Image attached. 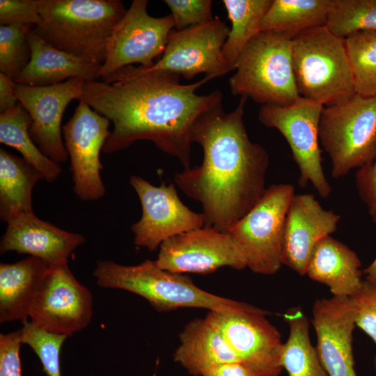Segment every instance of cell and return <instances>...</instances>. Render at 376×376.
I'll list each match as a JSON object with an SVG mask.
<instances>
[{
  "instance_id": "cell-6",
  "label": "cell",
  "mask_w": 376,
  "mask_h": 376,
  "mask_svg": "<svg viewBox=\"0 0 376 376\" xmlns=\"http://www.w3.org/2000/svg\"><path fill=\"white\" fill-rule=\"evenodd\" d=\"M292 39L283 32L259 31L242 51L229 79L231 93L262 105L295 102L299 95L293 75Z\"/></svg>"
},
{
  "instance_id": "cell-14",
  "label": "cell",
  "mask_w": 376,
  "mask_h": 376,
  "mask_svg": "<svg viewBox=\"0 0 376 376\" xmlns=\"http://www.w3.org/2000/svg\"><path fill=\"white\" fill-rule=\"evenodd\" d=\"M129 182L142 211L141 219L131 226L136 246L153 251L172 237L205 226L203 213L192 211L181 201L174 183L154 186L136 175H131Z\"/></svg>"
},
{
  "instance_id": "cell-15",
  "label": "cell",
  "mask_w": 376,
  "mask_h": 376,
  "mask_svg": "<svg viewBox=\"0 0 376 376\" xmlns=\"http://www.w3.org/2000/svg\"><path fill=\"white\" fill-rule=\"evenodd\" d=\"M79 101L62 130L70 160L73 191L80 199L93 201L105 194L100 155L111 132L110 121L84 101Z\"/></svg>"
},
{
  "instance_id": "cell-3",
  "label": "cell",
  "mask_w": 376,
  "mask_h": 376,
  "mask_svg": "<svg viewBox=\"0 0 376 376\" xmlns=\"http://www.w3.org/2000/svg\"><path fill=\"white\" fill-rule=\"evenodd\" d=\"M126 10L120 0H41L42 22L33 31L60 50L102 65Z\"/></svg>"
},
{
  "instance_id": "cell-28",
  "label": "cell",
  "mask_w": 376,
  "mask_h": 376,
  "mask_svg": "<svg viewBox=\"0 0 376 376\" xmlns=\"http://www.w3.org/2000/svg\"><path fill=\"white\" fill-rule=\"evenodd\" d=\"M31 119L19 103L15 108L0 113V142L18 150L49 182L61 173L59 164L45 156L32 140L29 129Z\"/></svg>"
},
{
  "instance_id": "cell-4",
  "label": "cell",
  "mask_w": 376,
  "mask_h": 376,
  "mask_svg": "<svg viewBox=\"0 0 376 376\" xmlns=\"http://www.w3.org/2000/svg\"><path fill=\"white\" fill-rule=\"evenodd\" d=\"M93 276L100 287L133 292L158 312L179 308L229 311L241 309L247 304L208 292L188 276L163 269L151 260L136 265L97 260Z\"/></svg>"
},
{
  "instance_id": "cell-27",
  "label": "cell",
  "mask_w": 376,
  "mask_h": 376,
  "mask_svg": "<svg viewBox=\"0 0 376 376\" xmlns=\"http://www.w3.org/2000/svg\"><path fill=\"white\" fill-rule=\"evenodd\" d=\"M283 317L289 327V336L281 354L283 369L288 376H328L311 343L308 319L301 308H290Z\"/></svg>"
},
{
  "instance_id": "cell-32",
  "label": "cell",
  "mask_w": 376,
  "mask_h": 376,
  "mask_svg": "<svg viewBox=\"0 0 376 376\" xmlns=\"http://www.w3.org/2000/svg\"><path fill=\"white\" fill-rule=\"evenodd\" d=\"M31 25L0 26V72L14 80L20 75L31 58L27 34Z\"/></svg>"
},
{
  "instance_id": "cell-29",
  "label": "cell",
  "mask_w": 376,
  "mask_h": 376,
  "mask_svg": "<svg viewBox=\"0 0 376 376\" xmlns=\"http://www.w3.org/2000/svg\"><path fill=\"white\" fill-rule=\"evenodd\" d=\"M222 3L231 22L222 54L232 71L244 49L259 32L261 20L272 0H224Z\"/></svg>"
},
{
  "instance_id": "cell-5",
  "label": "cell",
  "mask_w": 376,
  "mask_h": 376,
  "mask_svg": "<svg viewBox=\"0 0 376 376\" xmlns=\"http://www.w3.org/2000/svg\"><path fill=\"white\" fill-rule=\"evenodd\" d=\"M295 81L300 97L327 107L356 93L345 39L326 26L305 31L292 39Z\"/></svg>"
},
{
  "instance_id": "cell-22",
  "label": "cell",
  "mask_w": 376,
  "mask_h": 376,
  "mask_svg": "<svg viewBox=\"0 0 376 376\" xmlns=\"http://www.w3.org/2000/svg\"><path fill=\"white\" fill-rule=\"evenodd\" d=\"M361 266L354 251L328 235L314 247L306 274L313 281L328 286L333 296L350 297L362 283Z\"/></svg>"
},
{
  "instance_id": "cell-39",
  "label": "cell",
  "mask_w": 376,
  "mask_h": 376,
  "mask_svg": "<svg viewBox=\"0 0 376 376\" xmlns=\"http://www.w3.org/2000/svg\"><path fill=\"white\" fill-rule=\"evenodd\" d=\"M15 82L7 75L0 72V113L15 108L18 101Z\"/></svg>"
},
{
  "instance_id": "cell-1",
  "label": "cell",
  "mask_w": 376,
  "mask_h": 376,
  "mask_svg": "<svg viewBox=\"0 0 376 376\" xmlns=\"http://www.w3.org/2000/svg\"><path fill=\"white\" fill-rule=\"evenodd\" d=\"M180 77L130 65L103 80L86 81L79 100L113 124L102 152L111 154L146 140L177 158L184 169L190 168L194 125L202 114L222 104L223 94L219 90L196 93L212 79L210 77L187 84H180Z\"/></svg>"
},
{
  "instance_id": "cell-26",
  "label": "cell",
  "mask_w": 376,
  "mask_h": 376,
  "mask_svg": "<svg viewBox=\"0 0 376 376\" xmlns=\"http://www.w3.org/2000/svg\"><path fill=\"white\" fill-rule=\"evenodd\" d=\"M332 0H272L259 31H275L292 38L308 29L326 26Z\"/></svg>"
},
{
  "instance_id": "cell-2",
  "label": "cell",
  "mask_w": 376,
  "mask_h": 376,
  "mask_svg": "<svg viewBox=\"0 0 376 376\" xmlns=\"http://www.w3.org/2000/svg\"><path fill=\"white\" fill-rule=\"evenodd\" d=\"M247 99L241 97L230 112H225L220 104L198 118L191 139L202 148V162L174 176L183 193L201 205L205 225L226 233L267 189L269 157L248 135L244 120Z\"/></svg>"
},
{
  "instance_id": "cell-9",
  "label": "cell",
  "mask_w": 376,
  "mask_h": 376,
  "mask_svg": "<svg viewBox=\"0 0 376 376\" xmlns=\"http://www.w3.org/2000/svg\"><path fill=\"white\" fill-rule=\"evenodd\" d=\"M324 107L299 97L287 106L261 105L258 119L265 126L275 128L284 136L299 172L298 184L309 183L317 193L327 198L331 187L326 178L319 146V125Z\"/></svg>"
},
{
  "instance_id": "cell-19",
  "label": "cell",
  "mask_w": 376,
  "mask_h": 376,
  "mask_svg": "<svg viewBox=\"0 0 376 376\" xmlns=\"http://www.w3.org/2000/svg\"><path fill=\"white\" fill-rule=\"evenodd\" d=\"M340 219L339 214L323 208L313 194H295L285 221L282 264L305 275L314 247L336 230Z\"/></svg>"
},
{
  "instance_id": "cell-18",
  "label": "cell",
  "mask_w": 376,
  "mask_h": 376,
  "mask_svg": "<svg viewBox=\"0 0 376 376\" xmlns=\"http://www.w3.org/2000/svg\"><path fill=\"white\" fill-rule=\"evenodd\" d=\"M312 313L315 348L328 376H357L352 351L354 311L349 297L317 299Z\"/></svg>"
},
{
  "instance_id": "cell-10",
  "label": "cell",
  "mask_w": 376,
  "mask_h": 376,
  "mask_svg": "<svg viewBox=\"0 0 376 376\" xmlns=\"http://www.w3.org/2000/svg\"><path fill=\"white\" fill-rule=\"evenodd\" d=\"M267 311L249 304L239 310L209 311L205 318L221 332L239 361L254 376H279L283 343Z\"/></svg>"
},
{
  "instance_id": "cell-21",
  "label": "cell",
  "mask_w": 376,
  "mask_h": 376,
  "mask_svg": "<svg viewBox=\"0 0 376 376\" xmlns=\"http://www.w3.org/2000/svg\"><path fill=\"white\" fill-rule=\"evenodd\" d=\"M33 29L27 34L31 51V58L14 80L16 84L46 86L73 78L85 81L97 80L101 64L54 47L34 33Z\"/></svg>"
},
{
  "instance_id": "cell-36",
  "label": "cell",
  "mask_w": 376,
  "mask_h": 376,
  "mask_svg": "<svg viewBox=\"0 0 376 376\" xmlns=\"http://www.w3.org/2000/svg\"><path fill=\"white\" fill-rule=\"evenodd\" d=\"M41 0H0V24H40Z\"/></svg>"
},
{
  "instance_id": "cell-38",
  "label": "cell",
  "mask_w": 376,
  "mask_h": 376,
  "mask_svg": "<svg viewBox=\"0 0 376 376\" xmlns=\"http://www.w3.org/2000/svg\"><path fill=\"white\" fill-rule=\"evenodd\" d=\"M355 184L358 194L371 216L376 214V158L357 169Z\"/></svg>"
},
{
  "instance_id": "cell-25",
  "label": "cell",
  "mask_w": 376,
  "mask_h": 376,
  "mask_svg": "<svg viewBox=\"0 0 376 376\" xmlns=\"http://www.w3.org/2000/svg\"><path fill=\"white\" fill-rule=\"evenodd\" d=\"M43 179L40 173L23 157L0 149V217L7 224L33 212L32 191Z\"/></svg>"
},
{
  "instance_id": "cell-31",
  "label": "cell",
  "mask_w": 376,
  "mask_h": 376,
  "mask_svg": "<svg viewBox=\"0 0 376 376\" xmlns=\"http://www.w3.org/2000/svg\"><path fill=\"white\" fill-rule=\"evenodd\" d=\"M326 26L343 39L357 32L376 30V0H332Z\"/></svg>"
},
{
  "instance_id": "cell-13",
  "label": "cell",
  "mask_w": 376,
  "mask_h": 376,
  "mask_svg": "<svg viewBox=\"0 0 376 376\" xmlns=\"http://www.w3.org/2000/svg\"><path fill=\"white\" fill-rule=\"evenodd\" d=\"M229 27L219 17L205 24L173 31L163 54L143 72H162L191 79L205 74L212 79L230 72L222 54Z\"/></svg>"
},
{
  "instance_id": "cell-34",
  "label": "cell",
  "mask_w": 376,
  "mask_h": 376,
  "mask_svg": "<svg viewBox=\"0 0 376 376\" xmlns=\"http://www.w3.org/2000/svg\"><path fill=\"white\" fill-rule=\"evenodd\" d=\"M174 22L175 31H182L212 21L211 0H165Z\"/></svg>"
},
{
  "instance_id": "cell-16",
  "label": "cell",
  "mask_w": 376,
  "mask_h": 376,
  "mask_svg": "<svg viewBox=\"0 0 376 376\" xmlns=\"http://www.w3.org/2000/svg\"><path fill=\"white\" fill-rule=\"evenodd\" d=\"M159 249L155 263L174 273L205 274L223 267L239 270L246 267L230 235L207 225L172 237Z\"/></svg>"
},
{
  "instance_id": "cell-8",
  "label": "cell",
  "mask_w": 376,
  "mask_h": 376,
  "mask_svg": "<svg viewBox=\"0 0 376 376\" xmlns=\"http://www.w3.org/2000/svg\"><path fill=\"white\" fill-rule=\"evenodd\" d=\"M295 187L288 183L267 188L256 205L228 231L246 267L263 275L276 274L282 264L284 226Z\"/></svg>"
},
{
  "instance_id": "cell-40",
  "label": "cell",
  "mask_w": 376,
  "mask_h": 376,
  "mask_svg": "<svg viewBox=\"0 0 376 376\" xmlns=\"http://www.w3.org/2000/svg\"><path fill=\"white\" fill-rule=\"evenodd\" d=\"M201 376H254L238 362L223 363L205 370Z\"/></svg>"
},
{
  "instance_id": "cell-12",
  "label": "cell",
  "mask_w": 376,
  "mask_h": 376,
  "mask_svg": "<svg viewBox=\"0 0 376 376\" xmlns=\"http://www.w3.org/2000/svg\"><path fill=\"white\" fill-rule=\"evenodd\" d=\"M90 290L75 277L68 262L49 267L29 313L30 322L70 336L87 327L93 314Z\"/></svg>"
},
{
  "instance_id": "cell-24",
  "label": "cell",
  "mask_w": 376,
  "mask_h": 376,
  "mask_svg": "<svg viewBox=\"0 0 376 376\" xmlns=\"http://www.w3.org/2000/svg\"><path fill=\"white\" fill-rule=\"evenodd\" d=\"M174 361L189 373L201 376L207 368L239 359L221 332L206 318L189 322L179 334Z\"/></svg>"
},
{
  "instance_id": "cell-11",
  "label": "cell",
  "mask_w": 376,
  "mask_h": 376,
  "mask_svg": "<svg viewBox=\"0 0 376 376\" xmlns=\"http://www.w3.org/2000/svg\"><path fill=\"white\" fill-rule=\"evenodd\" d=\"M147 0H133L126 13L116 25L109 38L106 57L98 72L103 80L127 66L139 64L148 68L162 56L169 37L174 29L171 15L161 17L150 16Z\"/></svg>"
},
{
  "instance_id": "cell-7",
  "label": "cell",
  "mask_w": 376,
  "mask_h": 376,
  "mask_svg": "<svg viewBox=\"0 0 376 376\" xmlns=\"http://www.w3.org/2000/svg\"><path fill=\"white\" fill-rule=\"evenodd\" d=\"M319 141L338 179L374 162L376 158V96L355 93L337 104L324 107Z\"/></svg>"
},
{
  "instance_id": "cell-35",
  "label": "cell",
  "mask_w": 376,
  "mask_h": 376,
  "mask_svg": "<svg viewBox=\"0 0 376 376\" xmlns=\"http://www.w3.org/2000/svg\"><path fill=\"white\" fill-rule=\"evenodd\" d=\"M349 298L354 311L355 325L376 345V285L364 280Z\"/></svg>"
},
{
  "instance_id": "cell-37",
  "label": "cell",
  "mask_w": 376,
  "mask_h": 376,
  "mask_svg": "<svg viewBox=\"0 0 376 376\" xmlns=\"http://www.w3.org/2000/svg\"><path fill=\"white\" fill-rule=\"evenodd\" d=\"M22 330L0 334V376H22Z\"/></svg>"
},
{
  "instance_id": "cell-41",
  "label": "cell",
  "mask_w": 376,
  "mask_h": 376,
  "mask_svg": "<svg viewBox=\"0 0 376 376\" xmlns=\"http://www.w3.org/2000/svg\"><path fill=\"white\" fill-rule=\"evenodd\" d=\"M372 217L374 221L376 223V214ZM363 273L366 274L365 281L376 285V258L368 267L364 269Z\"/></svg>"
},
{
  "instance_id": "cell-42",
  "label": "cell",
  "mask_w": 376,
  "mask_h": 376,
  "mask_svg": "<svg viewBox=\"0 0 376 376\" xmlns=\"http://www.w3.org/2000/svg\"><path fill=\"white\" fill-rule=\"evenodd\" d=\"M374 367H375V370L376 373V356L375 357V359H374Z\"/></svg>"
},
{
  "instance_id": "cell-30",
  "label": "cell",
  "mask_w": 376,
  "mask_h": 376,
  "mask_svg": "<svg viewBox=\"0 0 376 376\" xmlns=\"http://www.w3.org/2000/svg\"><path fill=\"white\" fill-rule=\"evenodd\" d=\"M356 93L376 96V30L360 31L345 38Z\"/></svg>"
},
{
  "instance_id": "cell-17",
  "label": "cell",
  "mask_w": 376,
  "mask_h": 376,
  "mask_svg": "<svg viewBox=\"0 0 376 376\" xmlns=\"http://www.w3.org/2000/svg\"><path fill=\"white\" fill-rule=\"evenodd\" d=\"M85 83L73 78L46 86L15 84L18 101L31 119L32 140L45 156L58 164L69 157L62 138L64 111L72 100L81 99Z\"/></svg>"
},
{
  "instance_id": "cell-23",
  "label": "cell",
  "mask_w": 376,
  "mask_h": 376,
  "mask_svg": "<svg viewBox=\"0 0 376 376\" xmlns=\"http://www.w3.org/2000/svg\"><path fill=\"white\" fill-rule=\"evenodd\" d=\"M49 266L29 256L0 264V322L27 320L33 302Z\"/></svg>"
},
{
  "instance_id": "cell-20",
  "label": "cell",
  "mask_w": 376,
  "mask_h": 376,
  "mask_svg": "<svg viewBox=\"0 0 376 376\" xmlns=\"http://www.w3.org/2000/svg\"><path fill=\"white\" fill-rule=\"evenodd\" d=\"M85 240L82 235L63 230L31 212L7 224L0 242V252L29 254L51 267L68 262L72 253Z\"/></svg>"
},
{
  "instance_id": "cell-33",
  "label": "cell",
  "mask_w": 376,
  "mask_h": 376,
  "mask_svg": "<svg viewBox=\"0 0 376 376\" xmlns=\"http://www.w3.org/2000/svg\"><path fill=\"white\" fill-rule=\"evenodd\" d=\"M22 340L38 357L48 376H61L60 353L66 335L51 333L34 325L28 320L22 322Z\"/></svg>"
}]
</instances>
